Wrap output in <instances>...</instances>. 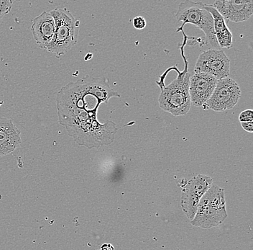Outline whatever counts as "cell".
Here are the masks:
<instances>
[{
    "instance_id": "obj_1",
    "label": "cell",
    "mask_w": 253,
    "mask_h": 250,
    "mask_svg": "<svg viewBox=\"0 0 253 250\" xmlns=\"http://www.w3.org/2000/svg\"><path fill=\"white\" fill-rule=\"evenodd\" d=\"M56 107L60 125L66 128L77 145L88 149L99 148L115 141L118 128L113 121L102 123L98 121L97 114L69 106L56 105Z\"/></svg>"
},
{
    "instance_id": "obj_2",
    "label": "cell",
    "mask_w": 253,
    "mask_h": 250,
    "mask_svg": "<svg viewBox=\"0 0 253 250\" xmlns=\"http://www.w3.org/2000/svg\"><path fill=\"white\" fill-rule=\"evenodd\" d=\"M183 41L181 47V51L185 62V69L183 72H179L175 68V70L178 72V76L167 86L164 85L166 73L161 76L159 82H156L161 88V94L158 98L160 107L164 111L171 114L173 116L186 115L189 113L191 105L189 96L191 74L188 70V61L183 50L189 38L186 36L184 32H183Z\"/></svg>"
},
{
    "instance_id": "obj_3",
    "label": "cell",
    "mask_w": 253,
    "mask_h": 250,
    "mask_svg": "<svg viewBox=\"0 0 253 250\" xmlns=\"http://www.w3.org/2000/svg\"><path fill=\"white\" fill-rule=\"evenodd\" d=\"M228 216L224 190L213 184L202 196L191 225L203 229L217 227Z\"/></svg>"
},
{
    "instance_id": "obj_4",
    "label": "cell",
    "mask_w": 253,
    "mask_h": 250,
    "mask_svg": "<svg viewBox=\"0 0 253 250\" xmlns=\"http://www.w3.org/2000/svg\"><path fill=\"white\" fill-rule=\"evenodd\" d=\"M50 13L54 19L55 30L54 36L47 46L46 50L54 53L58 58L77 44L79 21L66 8H55L50 11Z\"/></svg>"
},
{
    "instance_id": "obj_5",
    "label": "cell",
    "mask_w": 253,
    "mask_h": 250,
    "mask_svg": "<svg viewBox=\"0 0 253 250\" xmlns=\"http://www.w3.org/2000/svg\"><path fill=\"white\" fill-rule=\"evenodd\" d=\"M175 18L183 23L176 32L183 31V26L186 24L195 25L205 33L206 44L210 49L221 50L215 36L212 16L205 8V4L202 1H182L178 5Z\"/></svg>"
},
{
    "instance_id": "obj_6",
    "label": "cell",
    "mask_w": 253,
    "mask_h": 250,
    "mask_svg": "<svg viewBox=\"0 0 253 250\" xmlns=\"http://www.w3.org/2000/svg\"><path fill=\"white\" fill-rule=\"evenodd\" d=\"M181 205L183 213L190 221L194 219L198 205L202 196L213 185V179L199 174L189 180H182Z\"/></svg>"
},
{
    "instance_id": "obj_7",
    "label": "cell",
    "mask_w": 253,
    "mask_h": 250,
    "mask_svg": "<svg viewBox=\"0 0 253 250\" xmlns=\"http://www.w3.org/2000/svg\"><path fill=\"white\" fill-rule=\"evenodd\" d=\"M241 98V90L236 81L230 77L217 80L211 98L202 106L204 110L224 112L231 110Z\"/></svg>"
},
{
    "instance_id": "obj_8",
    "label": "cell",
    "mask_w": 253,
    "mask_h": 250,
    "mask_svg": "<svg viewBox=\"0 0 253 250\" xmlns=\"http://www.w3.org/2000/svg\"><path fill=\"white\" fill-rule=\"evenodd\" d=\"M230 60L222 50L209 49L198 57L194 72L212 76L222 80L229 76Z\"/></svg>"
},
{
    "instance_id": "obj_9",
    "label": "cell",
    "mask_w": 253,
    "mask_h": 250,
    "mask_svg": "<svg viewBox=\"0 0 253 250\" xmlns=\"http://www.w3.org/2000/svg\"><path fill=\"white\" fill-rule=\"evenodd\" d=\"M211 5L227 21L241 23L253 15V0H216Z\"/></svg>"
},
{
    "instance_id": "obj_10",
    "label": "cell",
    "mask_w": 253,
    "mask_h": 250,
    "mask_svg": "<svg viewBox=\"0 0 253 250\" xmlns=\"http://www.w3.org/2000/svg\"><path fill=\"white\" fill-rule=\"evenodd\" d=\"M217 80L212 76L202 73H194L191 76L189 96L191 105L202 107L211 98Z\"/></svg>"
},
{
    "instance_id": "obj_11",
    "label": "cell",
    "mask_w": 253,
    "mask_h": 250,
    "mask_svg": "<svg viewBox=\"0 0 253 250\" xmlns=\"http://www.w3.org/2000/svg\"><path fill=\"white\" fill-rule=\"evenodd\" d=\"M55 30V20L50 12H42L32 20L31 31L40 48L46 50L54 36Z\"/></svg>"
},
{
    "instance_id": "obj_12",
    "label": "cell",
    "mask_w": 253,
    "mask_h": 250,
    "mask_svg": "<svg viewBox=\"0 0 253 250\" xmlns=\"http://www.w3.org/2000/svg\"><path fill=\"white\" fill-rule=\"evenodd\" d=\"M21 142V132L12 120L0 118V156L13 152Z\"/></svg>"
},
{
    "instance_id": "obj_13",
    "label": "cell",
    "mask_w": 253,
    "mask_h": 250,
    "mask_svg": "<svg viewBox=\"0 0 253 250\" xmlns=\"http://www.w3.org/2000/svg\"><path fill=\"white\" fill-rule=\"evenodd\" d=\"M205 8L212 16L215 36L219 47L230 49L232 45V33L227 26L225 20L211 4H205Z\"/></svg>"
},
{
    "instance_id": "obj_14",
    "label": "cell",
    "mask_w": 253,
    "mask_h": 250,
    "mask_svg": "<svg viewBox=\"0 0 253 250\" xmlns=\"http://www.w3.org/2000/svg\"><path fill=\"white\" fill-rule=\"evenodd\" d=\"M12 4L13 1L12 0H0V23L3 17L10 12Z\"/></svg>"
},
{
    "instance_id": "obj_15",
    "label": "cell",
    "mask_w": 253,
    "mask_h": 250,
    "mask_svg": "<svg viewBox=\"0 0 253 250\" xmlns=\"http://www.w3.org/2000/svg\"><path fill=\"white\" fill-rule=\"evenodd\" d=\"M239 121L240 123L253 122V111L251 109H248L240 113L239 115Z\"/></svg>"
},
{
    "instance_id": "obj_16",
    "label": "cell",
    "mask_w": 253,
    "mask_h": 250,
    "mask_svg": "<svg viewBox=\"0 0 253 250\" xmlns=\"http://www.w3.org/2000/svg\"><path fill=\"white\" fill-rule=\"evenodd\" d=\"M132 25L135 29L142 30L146 27V20L143 17H135L132 21Z\"/></svg>"
},
{
    "instance_id": "obj_17",
    "label": "cell",
    "mask_w": 253,
    "mask_h": 250,
    "mask_svg": "<svg viewBox=\"0 0 253 250\" xmlns=\"http://www.w3.org/2000/svg\"><path fill=\"white\" fill-rule=\"evenodd\" d=\"M241 123L242 128L245 130V131L248 133L253 132V122H248V123Z\"/></svg>"
},
{
    "instance_id": "obj_18",
    "label": "cell",
    "mask_w": 253,
    "mask_h": 250,
    "mask_svg": "<svg viewBox=\"0 0 253 250\" xmlns=\"http://www.w3.org/2000/svg\"><path fill=\"white\" fill-rule=\"evenodd\" d=\"M101 250H114V248L110 244H104L101 248Z\"/></svg>"
},
{
    "instance_id": "obj_19",
    "label": "cell",
    "mask_w": 253,
    "mask_h": 250,
    "mask_svg": "<svg viewBox=\"0 0 253 250\" xmlns=\"http://www.w3.org/2000/svg\"></svg>"
}]
</instances>
